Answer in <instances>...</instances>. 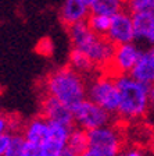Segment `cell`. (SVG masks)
<instances>
[{"mask_svg": "<svg viewBox=\"0 0 154 156\" xmlns=\"http://www.w3.org/2000/svg\"><path fill=\"white\" fill-rule=\"evenodd\" d=\"M43 89L45 95L56 98L71 109L87 98V82L84 80V75L70 66L53 70L45 78Z\"/></svg>", "mask_w": 154, "mask_h": 156, "instance_id": "1", "label": "cell"}, {"mask_svg": "<svg viewBox=\"0 0 154 156\" xmlns=\"http://www.w3.org/2000/svg\"><path fill=\"white\" fill-rule=\"evenodd\" d=\"M119 91V106L117 114L124 121H138L150 110L149 105V87L142 84L131 74L117 75Z\"/></svg>", "mask_w": 154, "mask_h": 156, "instance_id": "2", "label": "cell"}, {"mask_svg": "<svg viewBox=\"0 0 154 156\" xmlns=\"http://www.w3.org/2000/svg\"><path fill=\"white\" fill-rule=\"evenodd\" d=\"M68 36L72 48L82 50L85 55H87L96 68L110 67L115 46L106 36L96 35L86 21L68 27Z\"/></svg>", "mask_w": 154, "mask_h": 156, "instance_id": "3", "label": "cell"}, {"mask_svg": "<svg viewBox=\"0 0 154 156\" xmlns=\"http://www.w3.org/2000/svg\"><path fill=\"white\" fill-rule=\"evenodd\" d=\"M87 99L99 105L110 114H117L119 106V91L117 78L111 73L97 74L87 82Z\"/></svg>", "mask_w": 154, "mask_h": 156, "instance_id": "4", "label": "cell"}, {"mask_svg": "<svg viewBox=\"0 0 154 156\" xmlns=\"http://www.w3.org/2000/svg\"><path fill=\"white\" fill-rule=\"evenodd\" d=\"M89 151L97 156H119L124 149V134L117 124H106L87 131Z\"/></svg>", "mask_w": 154, "mask_h": 156, "instance_id": "5", "label": "cell"}, {"mask_svg": "<svg viewBox=\"0 0 154 156\" xmlns=\"http://www.w3.org/2000/svg\"><path fill=\"white\" fill-rule=\"evenodd\" d=\"M74 113V124L85 131H92L106 124H110L111 114L103 107L92 102L90 99H84L72 109Z\"/></svg>", "mask_w": 154, "mask_h": 156, "instance_id": "6", "label": "cell"}, {"mask_svg": "<svg viewBox=\"0 0 154 156\" xmlns=\"http://www.w3.org/2000/svg\"><path fill=\"white\" fill-rule=\"evenodd\" d=\"M142 50L135 42L117 45L114 49L112 60L110 63V73L112 75H126L131 74L133 67L136 66Z\"/></svg>", "mask_w": 154, "mask_h": 156, "instance_id": "7", "label": "cell"}, {"mask_svg": "<svg viewBox=\"0 0 154 156\" xmlns=\"http://www.w3.org/2000/svg\"><path fill=\"white\" fill-rule=\"evenodd\" d=\"M106 38L114 46L124 43L135 42V29H133V18L126 9L111 16V24Z\"/></svg>", "mask_w": 154, "mask_h": 156, "instance_id": "8", "label": "cell"}, {"mask_svg": "<svg viewBox=\"0 0 154 156\" xmlns=\"http://www.w3.org/2000/svg\"><path fill=\"white\" fill-rule=\"evenodd\" d=\"M42 116L49 121H54L64 126L72 127L74 126V113L72 109L63 102L57 101L56 98L50 95H45L42 99Z\"/></svg>", "mask_w": 154, "mask_h": 156, "instance_id": "9", "label": "cell"}, {"mask_svg": "<svg viewBox=\"0 0 154 156\" xmlns=\"http://www.w3.org/2000/svg\"><path fill=\"white\" fill-rule=\"evenodd\" d=\"M90 16L89 3L85 0H64L60 9V20L67 27L85 23Z\"/></svg>", "mask_w": 154, "mask_h": 156, "instance_id": "10", "label": "cell"}, {"mask_svg": "<svg viewBox=\"0 0 154 156\" xmlns=\"http://www.w3.org/2000/svg\"><path fill=\"white\" fill-rule=\"evenodd\" d=\"M21 135L28 144L40 146L49 136V120H46L43 116L29 120L22 127Z\"/></svg>", "mask_w": 154, "mask_h": 156, "instance_id": "11", "label": "cell"}, {"mask_svg": "<svg viewBox=\"0 0 154 156\" xmlns=\"http://www.w3.org/2000/svg\"><path fill=\"white\" fill-rule=\"evenodd\" d=\"M131 75L135 80H138L142 84H146L147 87L154 84V50L147 49L142 50V55L139 57L136 66L133 67Z\"/></svg>", "mask_w": 154, "mask_h": 156, "instance_id": "12", "label": "cell"}, {"mask_svg": "<svg viewBox=\"0 0 154 156\" xmlns=\"http://www.w3.org/2000/svg\"><path fill=\"white\" fill-rule=\"evenodd\" d=\"M135 41L146 42L154 46V13L132 14Z\"/></svg>", "mask_w": 154, "mask_h": 156, "instance_id": "13", "label": "cell"}, {"mask_svg": "<svg viewBox=\"0 0 154 156\" xmlns=\"http://www.w3.org/2000/svg\"><path fill=\"white\" fill-rule=\"evenodd\" d=\"M68 63H70V67L72 70H75L77 73H79L82 75L92 74L94 71V68H96V66L87 57V55H85L82 50H78V49H74V48L70 52Z\"/></svg>", "mask_w": 154, "mask_h": 156, "instance_id": "14", "label": "cell"}, {"mask_svg": "<svg viewBox=\"0 0 154 156\" xmlns=\"http://www.w3.org/2000/svg\"><path fill=\"white\" fill-rule=\"evenodd\" d=\"M90 13L114 16L125 9V0H90Z\"/></svg>", "mask_w": 154, "mask_h": 156, "instance_id": "15", "label": "cell"}, {"mask_svg": "<svg viewBox=\"0 0 154 156\" xmlns=\"http://www.w3.org/2000/svg\"><path fill=\"white\" fill-rule=\"evenodd\" d=\"M67 148L75 153L77 156L82 155L89 149V138H87V131L82 130L79 127H75L71 130L70 138H68Z\"/></svg>", "mask_w": 154, "mask_h": 156, "instance_id": "16", "label": "cell"}, {"mask_svg": "<svg viewBox=\"0 0 154 156\" xmlns=\"http://www.w3.org/2000/svg\"><path fill=\"white\" fill-rule=\"evenodd\" d=\"M87 25L90 27V29L93 31L96 35L106 36L110 29V24H111V17L104 16V14H96L90 13V16L86 20Z\"/></svg>", "mask_w": 154, "mask_h": 156, "instance_id": "17", "label": "cell"}, {"mask_svg": "<svg viewBox=\"0 0 154 156\" xmlns=\"http://www.w3.org/2000/svg\"><path fill=\"white\" fill-rule=\"evenodd\" d=\"M125 9L131 14L154 13V0H125Z\"/></svg>", "mask_w": 154, "mask_h": 156, "instance_id": "18", "label": "cell"}, {"mask_svg": "<svg viewBox=\"0 0 154 156\" xmlns=\"http://www.w3.org/2000/svg\"><path fill=\"white\" fill-rule=\"evenodd\" d=\"M17 127V121L13 120V117L0 114V134H14Z\"/></svg>", "mask_w": 154, "mask_h": 156, "instance_id": "19", "label": "cell"}, {"mask_svg": "<svg viewBox=\"0 0 154 156\" xmlns=\"http://www.w3.org/2000/svg\"><path fill=\"white\" fill-rule=\"evenodd\" d=\"M119 156H147V153L139 145H125Z\"/></svg>", "mask_w": 154, "mask_h": 156, "instance_id": "20", "label": "cell"}, {"mask_svg": "<svg viewBox=\"0 0 154 156\" xmlns=\"http://www.w3.org/2000/svg\"><path fill=\"white\" fill-rule=\"evenodd\" d=\"M11 138H13V134H0V156H6L11 144Z\"/></svg>", "mask_w": 154, "mask_h": 156, "instance_id": "21", "label": "cell"}, {"mask_svg": "<svg viewBox=\"0 0 154 156\" xmlns=\"http://www.w3.org/2000/svg\"><path fill=\"white\" fill-rule=\"evenodd\" d=\"M149 105L151 110H154V84L149 87Z\"/></svg>", "mask_w": 154, "mask_h": 156, "instance_id": "22", "label": "cell"}, {"mask_svg": "<svg viewBox=\"0 0 154 156\" xmlns=\"http://www.w3.org/2000/svg\"><path fill=\"white\" fill-rule=\"evenodd\" d=\"M149 145H150V148H151V151L154 152V131L149 135Z\"/></svg>", "mask_w": 154, "mask_h": 156, "instance_id": "23", "label": "cell"}, {"mask_svg": "<svg viewBox=\"0 0 154 156\" xmlns=\"http://www.w3.org/2000/svg\"><path fill=\"white\" fill-rule=\"evenodd\" d=\"M61 156H77V155H75V153L72 152V151H70V149H68V148H65V149H64V152L61 153Z\"/></svg>", "mask_w": 154, "mask_h": 156, "instance_id": "24", "label": "cell"}, {"mask_svg": "<svg viewBox=\"0 0 154 156\" xmlns=\"http://www.w3.org/2000/svg\"><path fill=\"white\" fill-rule=\"evenodd\" d=\"M79 156H97V155H96V153H93V152H90V151L87 149L86 152H84L82 155H79Z\"/></svg>", "mask_w": 154, "mask_h": 156, "instance_id": "25", "label": "cell"}, {"mask_svg": "<svg viewBox=\"0 0 154 156\" xmlns=\"http://www.w3.org/2000/svg\"><path fill=\"white\" fill-rule=\"evenodd\" d=\"M85 2H87V3H90V0H85Z\"/></svg>", "mask_w": 154, "mask_h": 156, "instance_id": "26", "label": "cell"}, {"mask_svg": "<svg viewBox=\"0 0 154 156\" xmlns=\"http://www.w3.org/2000/svg\"><path fill=\"white\" fill-rule=\"evenodd\" d=\"M151 49H153V50H154V46H153V48H151Z\"/></svg>", "mask_w": 154, "mask_h": 156, "instance_id": "27", "label": "cell"}, {"mask_svg": "<svg viewBox=\"0 0 154 156\" xmlns=\"http://www.w3.org/2000/svg\"><path fill=\"white\" fill-rule=\"evenodd\" d=\"M0 114H2V113H0Z\"/></svg>", "mask_w": 154, "mask_h": 156, "instance_id": "28", "label": "cell"}]
</instances>
